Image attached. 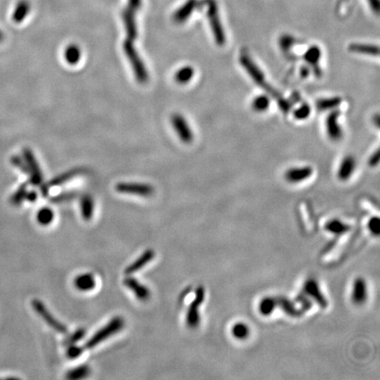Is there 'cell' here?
Segmentation results:
<instances>
[{"label":"cell","mask_w":380,"mask_h":380,"mask_svg":"<svg viewBox=\"0 0 380 380\" xmlns=\"http://www.w3.org/2000/svg\"><path fill=\"white\" fill-rule=\"evenodd\" d=\"M293 44H294V39H293V37L290 36H284L281 37V39H280V46L284 50H288Z\"/></svg>","instance_id":"obj_41"},{"label":"cell","mask_w":380,"mask_h":380,"mask_svg":"<svg viewBox=\"0 0 380 380\" xmlns=\"http://www.w3.org/2000/svg\"><path fill=\"white\" fill-rule=\"evenodd\" d=\"M368 285L366 280L362 278H356L354 282L351 295L352 302L358 306H362L368 300Z\"/></svg>","instance_id":"obj_12"},{"label":"cell","mask_w":380,"mask_h":380,"mask_svg":"<svg viewBox=\"0 0 380 380\" xmlns=\"http://www.w3.org/2000/svg\"><path fill=\"white\" fill-rule=\"evenodd\" d=\"M124 320L122 318L120 317L114 318L106 326L100 329L95 334L94 336L92 337L90 340H88L84 346V348L86 350L94 348L104 340H108L110 336L120 332L122 329L124 328Z\"/></svg>","instance_id":"obj_3"},{"label":"cell","mask_w":380,"mask_h":380,"mask_svg":"<svg viewBox=\"0 0 380 380\" xmlns=\"http://www.w3.org/2000/svg\"><path fill=\"white\" fill-rule=\"evenodd\" d=\"M54 212L52 210V208H44L40 210V212H38L37 214V220L38 222L44 226H47L48 224L53 222L54 220Z\"/></svg>","instance_id":"obj_33"},{"label":"cell","mask_w":380,"mask_h":380,"mask_svg":"<svg viewBox=\"0 0 380 380\" xmlns=\"http://www.w3.org/2000/svg\"><path fill=\"white\" fill-rule=\"evenodd\" d=\"M356 168V162L354 157L348 156L345 158L338 170V178L342 182H347L354 174Z\"/></svg>","instance_id":"obj_18"},{"label":"cell","mask_w":380,"mask_h":380,"mask_svg":"<svg viewBox=\"0 0 380 380\" xmlns=\"http://www.w3.org/2000/svg\"><path fill=\"white\" fill-rule=\"evenodd\" d=\"M23 156L28 168L30 182L34 186H40L44 183V176L32 150L25 149L23 150Z\"/></svg>","instance_id":"obj_6"},{"label":"cell","mask_w":380,"mask_h":380,"mask_svg":"<svg viewBox=\"0 0 380 380\" xmlns=\"http://www.w3.org/2000/svg\"><path fill=\"white\" fill-rule=\"evenodd\" d=\"M368 2H369L370 6V8L372 9V11L376 14H378L380 11V0H368Z\"/></svg>","instance_id":"obj_44"},{"label":"cell","mask_w":380,"mask_h":380,"mask_svg":"<svg viewBox=\"0 0 380 380\" xmlns=\"http://www.w3.org/2000/svg\"><path fill=\"white\" fill-rule=\"evenodd\" d=\"M90 372L91 370L88 366H81L69 372L66 378L70 380H82L88 378L90 375Z\"/></svg>","instance_id":"obj_32"},{"label":"cell","mask_w":380,"mask_h":380,"mask_svg":"<svg viewBox=\"0 0 380 380\" xmlns=\"http://www.w3.org/2000/svg\"><path fill=\"white\" fill-rule=\"evenodd\" d=\"M326 230H328L329 234H334V235H344L346 234L350 230V226H348L347 224L344 223L342 221L340 220H332V221H329L328 223H326L325 226Z\"/></svg>","instance_id":"obj_22"},{"label":"cell","mask_w":380,"mask_h":380,"mask_svg":"<svg viewBox=\"0 0 380 380\" xmlns=\"http://www.w3.org/2000/svg\"><path fill=\"white\" fill-rule=\"evenodd\" d=\"M198 6V0H188L182 8L174 12V14L172 16L174 22L177 24H182L186 22Z\"/></svg>","instance_id":"obj_16"},{"label":"cell","mask_w":380,"mask_h":380,"mask_svg":"<svg viewBox=\"0 0 380 380\" xmlns=\"http://www.w3.org/2000/svg\"><path fill=\"white\" fill-rule=\"evenodd\" d=\"M194 76V69L192 66L182 67L176 72L174 80L178 84H186L193 80Z\"/></svg>","instance_id":"obj_26"},{"label":"cell","mask_w":380,"mask_h":380,"mask_svg":"<svg viewBox=\"0 0 380 380\" xmlns=\"http://www.w3.org/2000/svg\"><path fill=\"white\" fill-rule=\"evenodd\" d=\"M26 194H28V185L24 184L20 186L17 192L12 196V204L14 205L22 204V202L26 200Z\"/></svg>","instance_id":"obj_34"},{"label":"cell","mask_w":380,"mask_h":380,"mask_svg":"<svg viewBox=\"0 0 380 380\" xmlns=\"http://www.w3.org/2000/svg\"><path fill=\"white\" fill-rule=\"evenodd\" d=\"M342 102V98L334 97L330 99L320 100L318 102L316 103V106L320 111H328V110H334L336 108H338Z\"/></svg>","instance_id":"obj_31"},{"label":"cell","mask_w":380,"mask_h":380,"mask_svg":"<svg viewBox=\"0 0 380 380\" xmlns=\"http://www.w3.org/2000/svg\"><path fill=\"white\" fill-rule=\"evenodd\" d=\"M11 161L12 164H14L16 168H20V170H22V172H25L26 174H28V166H26L25 160H22V158L18 157V156H15V157L12 158Z\"/></svg>","instance_id":"obj_40"},{"label":"cell","mask_w":380,"mask_h":380,"mask_svg":"<svg viewBox=\"0 0 380 380\" xmlns=\"http://www.w3.org/2000/svg\"><path fill=\"white\" fill-rule=\"evenodd\" d=\"M30 12V4L26 0L20 1L15 9L14 15H12V20L15 23H22L26 16L28 15Z\"/></svg>","instance_id":"obj_27"},{"label":"cell","mask_w":380,"mask_h":380,"mask_svg":"<svg viewBox=\"0 0 380 380\" xmlns=\"http://www.w3.org/2000/svg\"><path fill=\"white\" fill-rule=\"evenodd\" d=\"M86 330L84 329H78L76 332H74L72 336H70L67 340L64 342V344L66 346H72V345H75L77 344L78 342H80L84 336H86Z\"/></svg>","instance_id":"obj_37"},{"label":"cell","mask_w":380,"mask_h":380,"mask_svg":"<svg viewBox=\"0 0 380 380\" xmlns=\"http://www.w3.org/2000/svg\"><path fill=\"white\" fill-rule=\"evenodd\" d=\"M380 163V152L376 150V152L370 158L369 164L370 166H376Z\"/></svg>","instance_id":"obj_43"},{"label":"cell","mask_w":380,"mask_h":380,"mask_svg":"<svg viewBox=\"0 0 380 380\" xmlns=\"http://www.w3.org/2000/svg\"><path fill=\"white\" fill-rule=\"evenodd\" d=\"M296 301L301 304V306H302L301 310L303 312L308 311L312 307L311 302L307 300L306 296H304V295H300L296 298Z\"/></svg>","instance_id":"obj_42"},{"label":"cell","mask_w":380,"mask_h":380,"mask_svg":"<svg viewBox=\"0 0 380 380\" xmlns=\"http://www.w3.org/2000/svg\"><path fill=\"white\" fill-rule=\"evenodd\" d=\"M232 334L236 340H245L250 336L251 330L246 324L243 322H240L232 326Z\"/></svg>","instance_id":"obj_29"},{"label":"cell","mask_w":380,"mask_h":380,"mask_svg":"<svg viewBox=\"0 0 380 380\" xmlns=\"http://www.w3.org/2000/svg\"><path fill=\"white\" fill-rule=\"evenodd\" d=\"M124 50L132 64L138 81L142 84L146 83L147 81L149 80V74L132 40H125L124 44Z\"/></svg>","instance_id":"obj_1"},{"label":"cell","mask_w":380,"mask_h":380,"mask_svg":"<svg viewBox=\"0 0 380 380\" xmlns=\"http://www.w3.org/2000/svg\"><path fill=\"white\" fill-rule=\"evenodd\" d=\"M270 99L267 95H259L256 97L252 102V110L257 113H264L270 106Z\"/></svg>","instance_id":"obj_30"},{"label":"cell","mask_w":380,"mask_h":380,"mask_svg":"<svg viewBox=\"0 0 380 380\" xmlns=\"http://www.w3.org/2000/svg\"><path fill=\"white\" fill-rule=\"evenodd\" d=\"M172 124L180 138L184 144H191L194 140V133L186 121L180 114H174L172 117Z\"/></svg>","instance_id":"obj_10"},{"label":"cell","mask_w":380,"mask_h":380,"mask_svg":"<svg viewBox=\"0 0 380 380\" xmlns=\"http://www.w3.org/2000/svg\"><path fill=\"white\" fill-rule=\"evenodd\" d=\"M32 306H33L34 311L36 312L44 322H46L48 325L54 329L55 331L59 332V334H66L68 332V330H67L66 326L58 320L52 314V312L48 310L47 307L44 306V304L42 301L37 300H33Z\"/></svg>","instance_id":"obj_5"},{"label":"cell","mask_w":380,"mask_h":380,"mask_svg":"<svg viewBox=\"0 0 380 380\" xmlns=\"http://www.w3.org/2000/svg\"><path fill=\"white\" fill-rule=\"evenodd\" d=\"M304 292L306 296L311 298L312 300H314L322 308H326L328 306V301L326 298L325 295L322 293L320 286L318 282L315 279L310 278L308 279L304 285Z\"/></svg>","instance_id":"obj_9"},{"label":"cell","mask_w":380,"mask_h":380,"mask_svg":"<svg viewBox=\"0 0 380 380\" xmlns=\"http://www.w3.org/2000/svg\"><path fill=\"white\" fill-rule=\"evenodd\" d=\"M278 307L276 298H272V296L264 298L259 304L260 314L264 317H268L276 311Z\"/></svg>","instance_id":"obj_23"},{"label":"cell","mask_w":380,"mask_h":380,"mask_svg":"<svg viewBox=\"0 0 380 380\" xmlns=\"http://www.w3.org/2000/svg\"><path fill=\"white\" fill-rule=\"evenodd\" d=\"M64 56H66V61H67V62L69 64H70V66H76L80 61V48L77 45H75V44L70 45L66 48Z\"/></svg>","instance_id":"obj_28"},{"label":"cell","mask_w":380,"mask_h":380,"mask_svg":"<svg viewBox=\"0 0 380 380\" xmlns=\"http://www.w3.org/2000/svg\"><path fill=\"white\" fill-rule=\"evenodd\" d=\"M339 119H340V113L337 111H334L332 113L329 114L326 122L328 136L329 138L334 142L340 141L344 136V132L340 127Z\"/></svg>","instance_id":"obj_11"},{"label":"cell","mask_w":380,"mask_h":380,"mask_svg":"<svg viewBox=\"0 0 380 380\" xmlns=\"http://www.w3.org/2000/svg\"><path fill=\"white\" fill-rule=\"evenodd\" d=\"M205 295H206L205 289L202 286L196 290L194 300L190 304L186 312V325L190 328H196L200 325V322H201L200 307L204 302Z\"/></svg>","instance_id":"obj_4"},{"label":"cell","mask_w":380,"mask_h":380,"mask_svg":"<svg viewBox=\"0 0 380 380\" xmlns=\"http://www.w3.org/2000/svg\"><path fill=\"white\" fill-rule=\"evenodd\" d=\"M205 4L208 6L207 15L214 39L216 40V44L222 47L226 44V36L224 33L223 25L221 23L218 4L215 0H206Z\"/></svg>","instance_id":"obj_2"},{"label":"cell","mask_w":380,"mask_h":380,"mask_svg":"<svg viewBox=\"0 0 380 380\" xmlns=\"http://www.w3.org/2000/svg\"><path fill=\"white\" fill-rule=\"evenodd\" d=\"M80 208L83 220L86 221H90L92 218L94 212V199L90 196H83L81 198Z\"/></svg>","instance_id":"obj_24"},{"label":"cell","mask_w":380,"mask_h":380,"mask_svg":"<svg viewBox=\"0 0 380 380\" xmlns=\"http://www.w3.org/2000/svg\"><path fill=\"white\" fill-rule=\"evenodd\" d=\"M302 72L303 77H306V76H308V75H309V74H310V70L307 69V68H304V72Z\"/></svg>","instance_id":"obj_46"},{"label":"cell","mask_w":380,"mask_h":380,"mask_svg":"<svg viewBox=\"0 0 380 380\" xmlns=\"http://www.w3.org/2000/svg\"><path fill=\"white\" fill-rule=\"evenodd\" d=\"M4 34L2 33V32L0 31V42H3V40H4Z\"/></svg>","instance_id":"obj_47"},{"label":"cell","mask_w":380,"mask_h":380,"mask_svg":"<svg viewBox=\"0 0 380 380\" xmlns=\"http://www.w3.org/2000/svg\"><path fill=\"white\" fill-rule=\"evenodd\" d=\"M78 194L76 192H67L64 194H60L58 196H56L50 198V202L53 204H64V202H68L75 200L77 198Z\"/></svg>","instance_id":"obj_36"},{"label":"cell","mask_w":380,"mask_h":380,"mask_svg":"<svg viewBox=\"0 0 380 380\" xmlns=\"http://www.w3.org/2000/svg\"><path fill=\"white\" fill-rule=\"evenodd\" d=\"M348 50L350 52L362 55H369L372 56H378L380 55V48L376 45L353 44L350 45Z\"/></svg>","instance_id":"obj_21"},{"label":"cell","mask_w":380,"mask_h":380,"mask_svg":"<svg viewBox=\"0 0 380 380\" xmlns=\"http://www.w3.org/2000/svg\"><path fill=\"white\" fill-rule=\"evenodd\" d=\"M124 284L135 294L136 296L141 301H146L150 296V290L144 285L140 284L136 278H125Z\"/></svg>","instance_id":"obj_15"},{"label":"cell","mask_w":380,"mask_h":380,"mask_svg":"<svg viewBox=\"0 0 380 380\" xmlns=\"http://www.w3.org/2000/svg\"><path fill=\"white\" fill-rule=\"evenodd\" d=\"M84 348L77 346L76 344L69 346V348H68V351H67V356L70 360H75V359L78 358L81 354L84 353Z\"/></svg>","instance_id":"obj_38"},{"label":"cell","mask_w":380,"mask_h":380,"mask_svg":"<svg viewBox=\"0 0 380 380\" xmlns=\"http://www.w3.org/2000/svg\"><path fill=\"white\" fill-rule=\"evenodd\" d=\"M155 257V252L154 250H147L142 254V256L139 257L138 259L136 260L135 262L130 264L125 270V274L130 276V274H135L139 270H141L144 267H146L147 264H150V262L154 260Z\"/></svg>","instance_id":"obj_17"},{"label":"cell","mask_w":380,"mask_h":380,"mask_svg":"<svg viewBox=\"0 0 380 380\" xmlns=\"http://www.w3.org/2000/svg\"><path fill=\"white\" fill-rule=\"evenodd\" d=\"M116 188L117 192L121 194H135L144 198L150 196L154 193L152 186L141 183H120Z\"/></svg>","instance_id":"obj_8"},{"label":"cell","mask_w":380,"mask_h":380,"mask_svg":"<svg viewBox=\"0 0 380 380\" xmlns=\"http://www.w3.org/2000/svg\"><path fill=\"white\" fill-rule=\"evenodd\" d=\"M322 56V48L317 46L314 45L311 48H309L304 56V61L311 64V66L317 67L318 66V62L320 61Z\"/></svg>","instance_id":"obj_25"},{"label":"cell","mask_w":380,"mask_h":380,"mask_svg":"<svg viewBox=\"0 0 380 380\" xmlns=\"http://www.w3.org/2000/svg\"><path fill=\"white\" fill-rule=\"evenodd\" d=\"M314 174V169L311 166H304L292 168L285 172V179L290 183L303 182L304 180L311 178Z\"/></svg>","instance_id":"obj_14"},{"label":"cell","mask_w":380,"mask_h":380,"mask_svg":"<svg viewBox=\"0 0 380 380\" xmlns=\"http://www.w3.org/2000/svg\"><path fill=\"white\" fill-rule=\"evenodd\" d=\"M278 300V306L281 307L282 310L286 314L290 315L293 318H298L304 314V312L301 309H298L295 304L292 301L288 300L285 296H278L276 298Z\"/></svg>","instance_id":"obj_19"},{"label":"cell","mask_w":380,"mask_h":380,"mask_svg":"<svg viewBox=\"0 0 380 380\" xmlns=\"http://www.w3.org/2000/svg\"><path fill=\"white\" fill-rule=\"evenodd\" d=\"M37 198H38L37 193H36V192H30V193L26 194V200L33 202L36 201Z\"/></svg>","instance_id":"obj_45"},{"label":"cell","mask_w":380,"mask_h":380,"mask_svg":"<svg viewBox=\"0 0 380 380\" xmlns=\"http://www.w3.org/2000/svg\"><path fill=\"white\" fill-rule=\"evenodd\" d=\"M240 61L242 67L246 70V72L248 74L252 80L260 86L268 89L267 82L265 80L264 72L258 66H256V62L250 58V56L248 55H242L240 58Z\"/></svg>","instance_id":"obj_7"},{"label":"cell","mask_w":380,"mask_h":380,"mask_svg":"<svg viewBox=\"0 0 380 380\" xmlns=\"http://www.w3.org/2000/svg\"><path fill=\"white\" fill-rule=\"evenodd\" d=\"M74 284H75V287L80 292H90L94 289L96 281L92 274H80L75 279Z\"/></svg>","instance_id":"obj_20"},{"label":"cell","mask_w":380,"mask_h":380,"mask_svg":"<svg viewBox=\"0 0 380 380\" xmlns=\"http://www.w3.org/2000/svg\"><path fill=\"white\" fill-rule=\"evenodd\" d=\"M312 108L308 104H304L294 112V117L298 121H306L311 116Z\"/></svg>","instance_id":"obj_35"},{"label":"cell","mask_w":380,"mask_h":380,"mask_svg":"<svg viewBox=\"0 0 380 380\" xmlns=\"http://www.w3.org/2000/svg\"><path fill=\"white\" fill-rule=\"evenodd\" d=\"M83 172V170L81 168H75L68 171V172L62 174L61 176H58L55 179L52 180L50 182L42 185L40 188V191H42V194L45 198H47L48 192H50V188H54V186H61L62 184L69 182L70 180L74 179L76 176H80Z\"/></svg>","instance_id":"obj_13"},{"label":"cell","mask_w":380,"mask_h":380,"mask_svg":"<svg viewBox=\"0 0 380 380\" xmlns=\"http://www.w3.org/2000/svg\"><path fill=\"white\" fill-rule=\"evenodd\" d=\"M368 228L373 236H378L380 234V220L378 216H373L368 224Z\"/></svg>","instance_id":"obj_39"}]
</instances>
